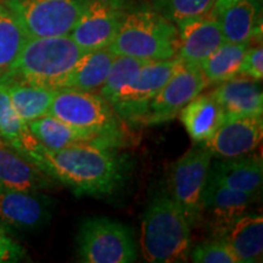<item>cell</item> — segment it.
I'll use <instances>...</instances> for the list:
<instances>
[{
	"instance_id": "29",
	"label": "cell",
	"mask_w": 263,
	"mask_h": 263,
	"mask_svg": "<svg viewBox=\"0 0 263 263\" xmlns=\"http://www.w3.org/2000/svg\"><path fill=\"white\" fill-rule=\"evenodd\" d=\"M151 8L174 25L210 14L216 0H149Z\"/></svg>"
},
{
	"instance_id": "14",
	"label": "cell",
	"mask_w": 263,
	"mask_h": 263,
	"mask_svg": "<svg viewBox=\"0 0 263 263\" xmlns=\"http://www.w3.org/2000/svg\"><path fill=\"white\" fill-rule=\"evenodd\" d=\"M51 203L41 192L0 186V223L24 232L42 228L51 218Z\"/></svg>"
},
{
	"instance_id": "10",
	"label": "cell",
	"mask_w": 263,
	"mask_h": 263,
	"mask_svg": "<svg viewBox=\"0 0 263 263\" xmlns=\"http://www.w3.org/2000/svg\"><path fill=\"white\" fill-rule=\"evenodd\" d=\"M129 8L128 0H88L70 37L83 51L108 48Z\"/></svg>"
},
{
	"instance_id": "7",
	"label": "cell",
	"mask_w": 263,
	"mask_h": 263,
	"mask_svg": "<svg viewBox=\"0 0 263 263\" xmlns=\"http://www.w3.org/2000/svg\"><path fill=\"white\" fill-rule=\"evenodd\" d=\"M212 160L210 150L202 143H195L170 168L167 180L168 195L185 216L192 228L201 222L203 193Z\"/></svg>"
},
{
	"instance_id": "9",
	"label": "cell",
	"mask_w": 263,
	"mask_h": 263,
	"mask_svg": "<svg viewBox=\"0 0 263 263\" xmlns=\"http://www.w3.org/2000/svg\"><path fill=\"white\" fill-rule=\"evenodd\" d=\"M184 65L178 57L170 60L145 62L112 104L117 116L128 123H143L151 101Z\"/></svg>"
},
{
	"instance_id": "27",
	"label": "cell",
	"mask_w": 263,
	"mask_h": 263,
	"mask_svg": "<svg viewBox=\"0 0 263 263\" xmlns=\"http://www.w3.org/2000/svg\"><path fill=\"white\" fill-rule=\"evenodd\" d=\"M27 39L11 10L0 4V81L11 70Z\"/></svg>"
},
{
	"instance_id": "20",
	"label": "cell",
	"mask_w": 263,
	"mask_h": 263,
	"mask_svg": "<svg viewBox=\"0 0 263 263\" xmlns=\"http://www.w3.org/2000/svg\"><path fill=\"white\" fill-rule=\"evenodd\" d=\"M179 117L194 143H205L222 126L227 115L211 94H199L182 108Z\"/></svg>"
},
{
	"instance_id": "2",
	"label": "cell",
	"mask_w": 263,
	"mask_h": 263,
	"mask_svg": "<svg viewBox=\"0 0 263 263\" xmlns=\"http://www.w3.org/2000/svg\"><path fill=\"white\" fill-rule=\"evenodd\" d=\"M140 249L150 263L188 262L192 251V227L168 193L151 199L143 215Z\"/></svg>"
},
{
	"instance_id": "5",
	"label": "cell",
	"mask_w": 263,
	"mask_h": 263,
	"mask_svg": "<svg viewBox=\"0 0 263 263\" xmlns=\"http://www.w3.org/2000/svg\"><path fill=\"white\" fill-rule=\"evenodd\" d=\"M49 115L93 134L108 146H112L121 137L120 117L101 95L93 91L58 89Z\"/></svg>"
},
{
	"instance_id": "28",
	"label": "cell",
	"mask_w": 263,
	"mask_h": 263,
	"mask_svg": "<svg viewBox=\"0 0 263 263\" xmlns=\"http://www.w3.org/2000/svg\"><path fill=\"white\" fill-rule=\"evenodd\" d=\"M145 62L147 61L126 57V55H115L106 80L98 90L99 95H101L112 106L121 90L133 80L134 76Z\"/></svg>"
},
{
	"instance_id": "18",
	"label": "cell",
	"mask_w": 263,
	"mask_h": 263,
	"mask_svg": "<svg viewBox=\"0 0 263 263\" xmlns=\"http://www.w3.org/2000/svg\"><path fill=\"white\" fill-rule=\"evenodd\" d=\"M209 180L240 192L261 193L263 162L259 155L217 159L210 167Z\"/></svg>"
},
{
	"instance_id": "8",
	"label": "cell",
	"mask_w": 263,
	"mask_h": 263,
	"mask_svg": "<svg viewBox=\"0 0 263 263\" xmlns=\"http://www.w3.org/2000/svg\"><path fill=\"white\" fill-rule=\"evenodd\" d=\"M88 0H5L28 38L70 35Z\"/></svg>"
},
{
	"instance_id": "4",
	"label": "cell",
	"mask_w": 263,
	"mask_h": 263,
	"mask_svg": "<svg viewBox=\"0 0 263 263\" xmlns=\"http://www.w3.org/2000/svg\"><path fill=\"white\" fill-rule=\"evenodd\" d=\"M84 52L70 35L28 38L11 70L0 82L60 89L66 74Z\"/></svg>"
},
{
	"instance_id": "26",
	"label": "cell",
	"mask_w": 263,
	"mask_h": 263,
	"mask_svg": "<svg viewBox=\"0 0 263 263\" xmlns=\"http://www.w3.org/2000/svg\"><path fill=\"white\" fill-rule=\"evenodd\" d=\"M250 44L224 42L202 62L203 76L210 84H219L240 74L241 62Z\"/></svg>"
},
{
	"instance_id": "23",
	"label": "cell",
	"mask_w": 263,
	"mask_h": 263,
	"mask_svg": "<svg viewBox=\"0 0 263 263\" xmlns=\"http://www.w3.org/2000/svg\"><path fill=\"white\" fill-rule=\"evenodd\" d=\"M27 126L33 137L39 141V144L51 150H60L85 143L106 145V144L101 143L93 134L77 129L52 115H45L41 118H37V120L29 122Z\"/></svg>"
},
{
	"instance_id": "19",
	"label": "cell",
	"mask_w": 263,
	"mask_h": 263,
	"mask_svg": "<svg viewBox=\"0 0 263 263\" xmlns=\"http://www.w3.org/2000/svg\"><path fill=\"white\" fill-rule=\"evenodd\" d=\"M224 42L246 43L262 38V2L240 0L216 16Z\"/></svg>"
},
{
	"instance_id": "1",
	"label": "cell",
	"mask_w": 263,
	"mask_h": 263,
	"mask_svg": "<svg viewBox=\"0 0 263 263\" xmlns=\"http://www.w3.org/2000/svg\"><path fill=\"white\" fill-rule=\"evenodd\" d=\"M26 156L77 195L105 196L112 194L122 183L121 159L111 146L103 144H77L60 150L38 144Z\"/></svg>"
},
{
	"instance_id": "33",
	"label": "cell",
	"mask_w": 263,
	"mask_h": 263,
	"mask_svg": "<svg viewBox=\"0 0 263 263\" xmlns=\"http://www.w3.org/2000/svg\"><path fill=\"white\" fill-rule=\"evenodd\" d=\"M236 2H240V0H216L215 5H213L212 10L210 11V14L212 16H217L218 14H221L223 10L227 9L232 4H234Z\"/></svg>"
},
{
	"instance_id": "31",
	"label": "cell",
	"mask_w": 263,
	"mask_h": 263,
	"mask_svg": "<svg viewBox=\"0 0 263 263\" xmlns=\"http://www.w3.org/2000/svg\"><path fill=\"white\" fill-rule=\"evenodd\" d=\"M240 74L252 78V80L262 82L263 78V48L262 44L250 47L246 50L241 62Z\"/></svg>"
},
{
	"instance_id": "32",
	"label": "cell",
	"mask_w": 263,
	"mask_h": 263,
	"mask_svg": "<svg viewBox=\"0 0 263 263\" xmlns=\"http://www.w3.org/2000/svg\"><path fill=\"white\" fill-rule=\"evenodd\" d=\"M26 252L21 245L6 234L0 226V263H15L25 259Z\"/></svg>"
},
{
	"instance_id": "25",
	"label": "cell",
	"mask_w": 263,
	"mask_h": 263,
	"mask_svg": "<svg viewBox=\"0 0 263 263\" xmlns=\"http://www.w3.org/2000/svg\"><path fill=\"white\" fill-rule=\"evenodd\" d=\"M0 140L24 155H27L39 144L12 107L4 82H0Z\"/></svg>"
},
{
	"instance_id": "17",
	"label": "cell",
	"mask_w": 263,
	"mask_h": 263,
	"mask_svg": "<svg viewBox=\"0 0 263 263\" xmlns=\"http://www.w3.org/2000/svg\"><path fill=\"white\" fill-rule=\"evenodd\" d=\"M261 82L238 74L217 84L211 93L227 116H263Z\"/></svg>"
},
{
	"instance_id": "21",
	"label": "cell",
	"mask_w": 263,
	"mask_h": 263,
	"mask_svg": "<svg viewBox=\"0 0 263 263\" xmlns=\"http://www.w3.org/2000/svg\"><path fill=\"white\" fill-rule=\"evenodd\" d=\"M240 263H258L263 258V216L249 213L239 217L221 236Z\"/></svg>"
},
{
	"instance_id": "16",
	"label": "cell",
	"mask_w": 263,
	"mask_h": 263,
	"mask_svg": "<svg viewBox=\"0 0 263 263\" xmlns=\"http://www.w3.org/2000/svg\"><path fill=\"white\" fill-rule=\"evenodd\" d=\"M55 185L27 156L0 140V186L24 192H42Z\"/></svg>"
},
{
	"instance_id": "13",
	"label": "cell",
	"mask_w": 263,
	"mask_h": 263,
	"mask_svg": "<svg viewBox=\"0 0 263 263\" xmlns=\"http://www.w3.org/2000/svg\"><path fill=\"white\" fill-rule=\"evenodd\" d=\"M262 138V116H227L218 130L202 144L216 159H233L255 151Z\"/></svg>"
},
{
	"instance_id": "6",
	"label": "cell",
	"mask_w": 263,
	"mask_h": 263,
	"mask_svg": "<svg viewBox=\"0 0 263 263\" xmlns=\"http://www.w3.org/2000/svg\"><path fill=\"white\" fill-rule=\"evenodd\" d=\"M76 239L81 262L130 263L138 258L133 230L107 217L84 219Z\"/></svg>"
},
{
	"instance_id": "30",
	"label": "cell",
	"mask_w": 263,
	"mask_h": 263,
	"mask_svg": "<svg viewBox=\"0 0 263 263\" xmlns=\"http://www.w3.org/2000/svg\"><path fill=\"white\" fill-rule=\"evenodd\" d=\"M190 258L195 263H240L229 245L221 238L196 245L190 251Z\"/></svg>"
},
{
	"instance_id": "15",
	"label": "cell",
	"mask_w": 263,
	"mask_h": 263,
	"mask_svg": "<svg viewBox=\"0 0 263 263\" xmlns=\"http://www.w3.org/2000/svg\"><path fill=\"white\" fill-rule=\"evenodd\" d=\"M179 35L178 57L185 65L200 67L224 43L216 16L206 14L177 24Z\"/></svg>"
},
{
	"instance_id": "3",
	"label": "cell",
	"mask_w": 263,
	"mask_h": 263,
	"mask_svg": "<svg viewBox=\"0 0 263 263\" xmlns=\"http://www.w3.org/2000/svg\"><path fill=\"white\" fill-rule=\"evenodd\" d=\"M108 49L143 61L170 60L178 55V29L151 6L129 8Z\"/></svg>"
},
{
	"instance_id": "12",
	"label": "cell",
	"mask_w": 263,
	"mask_h": 263,
	"mask_svg": "<svg viewBox=\"0 0 263 263\" xmlns=\"http://www.w3.org/2000/svg\"><path fill=\"white\" fill-rule=\"evenodd\" d=\"M259 194L229 189L207 180L202 199L201 222H206L216 238H221L239 217L258 202Z\"/></svg>"
},
{
	"instance_id": "22",
	"label": "cell",
	"mask_w": 263,
	"mask_h": 263,
	"mask_svg": "<svg viewBox=\"0 0 263 263\" xmlns=\"http://www.w3.org/2000/svg\"><path fill=\"white\" fill-rule=\"evenodd\" d=\"M115 59L108 48L85 51L66 74L60 85L82 91H95L103 85Z\"/></svg>"
},
{
	"instance_id": "24",
	"label": "cell",
	"mask_w": 263,
	"mask_h": 263,
	"mask_svg": "<svg viewBox=\"0 0 263 263\" xmlns=\"http://www.w3.org/2000/svg\"><path fill=\"white\" fill-rule=\"evenodd\" d=\"M12 107L26 124L49 115L58 89L20 82H4Z\"/></svg>"
},
{
	"instance_id": "11",
	"label": "cell",
	"mask_w": 263,
	"mask_h": 263,
	"mask_svg": "<svg viewBox=\"0 0 263 263\" xmlns=\"http://www.w3.org/2000/svg\"><path fill=\"white\" fill-rule=\"evenodd\" d=\"M209 85L201 68L184 65L154 98L141 124L157 126L174 120L182 108L201 94Z\"/></svg>"
}]
</instances>
